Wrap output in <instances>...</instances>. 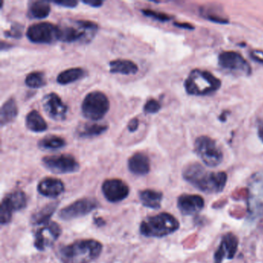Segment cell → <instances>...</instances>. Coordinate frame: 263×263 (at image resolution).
Returning a JSON list of instances; mask_svg holds the SVG:
<instances>
[{
	"mask_svg": "<svg viewBox=\"0 0 263 263\" xmlns=\"http://www.w3.org/2000/svg\"><path fill=\"white\" fill-rule=\"evenodd\" d=\"M182 176L198 190L206 194H218L226 185L228 176L224 171H209L202 164L192 163L184 168Z\"/></svg>",
	"mask_w": 263,
	"mask_h": 263,
	"instance_id": "cell-1",
	"label": "cell"
},
{
	"mask_svg": "<svg viewBox=\"0 0 263 263\" xmlns=\"http://www.w3.org/2000/svg\"><path fill=\"white\" fill-rule=\"evenodd\" d=\"M180 224L169 213L162 212L148 217L141 222L140 232L146 237L162 238L176 232Z\"/></svg>",
	"mask_w": 263,
	"mask_h": 263,
	"instance_id": "cell-4",
	"label": "cell"
},
{
	"mask_svg": "<svg viewBox=\"0 0 263 263\" xmlns=\"http://www.w3.org/2000/svg\"><path fill=\"white\" fill-rule=\"evenodd\" d=\"M139 127V120L137 117L131 119L127 124V129L130 132H135Z\"/></svg>",
	"mask_w": 263,
	"mask_h": 263,
	"instance_id": "cell-36",
	"label": "cell"
},
{
	"mask_svg": "<svg viewBox=\"0 0 263 263\" xmlns=\"http://www.w3.org/2000/svg\"><path fill=\"white\" fill-rule=\"evenodd\" d=\"M83 3L90 5L91 7H101V5H103L104 2L102 1L94 0V1H84Z\"/></svg>",
	"mask_w": 263,
	"mask_h": 263,
	"instance_id": "cell-37",
	"label": "cell"
},
{
	"mask_svg": "<svg viewBox=\"0 0 263 263\" xmlns=\"http://www.w3.org/2000/svg\"><path fill=\"white\" fill-rule=\"evenodd\" d=\"M38 192L46 197L54 199L64 192V184L58 178H46L39 183Z\"/></svg>",
	"mask_w": 263,
	"mask_h": 263,
	"instance_id": "cell-19",
	"label": "cell"
},
{
	"mask_svg": "<svg viewBox=\"0 0 263 263\" xmlns=\"http://www.w3.org/2000/svg\"><path fill=\"white\" fill-rule=\"evenodd\" d=\"M110 109L108 98L101 91H93L83 101L81 110L85 118L91 120H101Z\"/></svg>",
	"mask_w": 263,
	"mask_h": 263,
	"instance_id": "cell-6",
	"label": "cell"
},
{
	"mask_svg": "<svg viewBox=\"0 0 263 263\" xmlns=\"http://www.w3.org/2000/svg\"><path fill=\"white\" fill-rule=\"evenodd\" d=\"M42 162L46 168L55 174H70L80 168L75 158L66 154L47 156L42 159Z\"/></svg>",
	"mask_w": 263,
	"mask_h": 263,
	"instance_id": "cell-11",
	"label": "cell"
},
{
	"mask_svg": "<svg viewBox=\"0 0 263 263\" xmlns=\"http://www.w3.org/2000/svg\"><path fill=\"white\" fill-rule=\"evenodd\" d=\"M50 2L47 1H34L28 7V16L32 19H41L47 17L51 12Z\"/></svg>",
	"mask_w": 263,
	"mask_h": 263,
	"instance_id": "cell-26",
	"label": "cell"
},
{
	"mask_svg": "<svg viewBox=\"0 0 263 263\" xmlns=\"http://www.w3.org/2000/svg\"><path fill=\"white\" fill-rule=\"evenodd\" d=\"M142 13L148 17L152 18L160 22H167L170 20V16L168 15L163 13V12H156L152 9H142Z\"/></svg>",
	"mask_w": 263,
	"mask_h": 263,
	"instance_id": "cell-31",
	"label": "cell"
},
{
	"mask_svg": "<svg viewBox=\"0 0 263 263\" xmlns=\"http://www.w3.org/2000/svg\"><path fill=\"white\" fill-rule=\"evenodd\" d=\"M99 206L98 201L93 198H84L76 201L59 211V217L63 220H72L84 216L94 211Z\"/></svg>",
	"mask_w": 263,
	"mask_h": 263,
	"instance_id": "cell-13",
	"label": "cell"
},
{
	"mask_svg": "<svg viewBox=\"0 0 263 263\" xmlns=\"http://www.w3.org/2000/svg\"><path fill=\"white\" fill-rule=\"evenodd\" d=\"M56 5L59 6H63L66 8H75L77 6L78 2L73 1V0H68V1H59V2H53Z\"/></svg>",
	"mask_w": 263,
	"mask_h": 263,
	"instance_id": "cell-34",
	"label": "cell"
},
{
	"mask_svg": "<svg viewBox=\"0 0 263 263\" xmlns=\"http://www.w3.org/2000/svg\"><path fill=\"white\" fill-rule=\"evenodd\" d=\"M195 151L206 166L215 167L223 160V153L216 141L208 136H201L195 140Z\"/></svg>",
	"mask_w": 263,
	"mask_h": 263,
	"instance_id": "cell-7",
	"label": "cell"
},
{
	"mask_svg": "<svg viewBox=\"0 0 263 263\" xmlns=\"http://www.w3.org/2000/svg\"><path fill=\"white\" fill-rule=\"evenodd\" d=\"M66 141L61 137L56 135H47L39 141L38 146L40 149L45 151H55L63 148Z\"/></svg>",
	"mask_w": 263,
	"mask_h": 263,
	"instance_id": "cell-29",
	"label": "cell"
},
{
	"mask_svg": "<svg viewBox=\"0 0 263 263\" xmlns=\"http://www.w3.org/2000/svg\"><path fill=\"white\" fill-rule=\"evenodd\" d=\"M129 187L122 180H106L102 185V192L106 200L119 202L125 199L129 195Z\"/></svg>",
	"mask_w": 263,
	"mask_h": 263,
	"instance_id": "cell-17",
	"label": "cell"
},
{
	"mask_svg": "<svg viewBox=\"0 0 263 263\" xmlns=\"http://www.w3.org/2000/svg\"><path fill=\"white\" fill-rule=\"evenodd\" d=\"M27 199L24 192L15 191L5 195L2 199L0 210V221L2 225L9 223L12 218V213L26 208Z\"/></svg>",
	"mask_w": 263,
	"mask_h": 263,
	"instance_id": "cell-12",
	"label": "cell"
},
{
	"mask_svg": "<svg viewBox=\"0 0 263 263\" xmlns=\"http://www.w3.org/2000/svg\"><path fill=\"white\" fill-rule=\"evenodd\" d=\"M103 246L94 239H81L60 248L59 256L63 263H91L99 257Z\"/></svg>",
	"mask_w": 263,
	"mask_h": 263,
	"instance_id": "cell-2",
	"label": "cell"
},
{
	"mask_svg": "<svg viewBox=\"0 0 263 263\" xmlns=\"http://www.w3.org/2000/svg\"><path fill=\"white\" fill-rule=\"evenodd\" d=\"M5 37L10 38H21L23 35V26L19 24H15L11 26V29L8 31L5 32Z\"/></svg>",
	"mask_w": 263,
	"mask_h": 263,
	"instance_id": "cell-33",
	"label": "cell"
},
{
	"mask_svg": "<svg viewBox=\"0 0 263 263\" xmlns=\"http://www.w3.org/2000/svg\"><path fill=\"white\" fill-rule=\"evenodd\" d=\"M25 84L27 87L33 89H39L47 84V80L44 73L42 72H32L26 76Z\"/></svg>",
	"mask_w": 263,
	"mask_h": 263,
	"instance_id": "cell-30",
	"label": "cell"
},
{
	"mask_svg": "<svg viewBox=\"0 0 263 263\" xmlns=\"http://www.w3.org/2000/svg\"><path fill=\"white\" fill-rule=\"evenodd\" d=\"M218 64L221 68L234 74L249 76L251 74V66L243 56L237 52L225 51L218 56Z\"/></svg>",
	"mask_w": 263,
	"mask_h": 263,
	"instance_id": "cell-9",
	"label": "cell"
},
{
	"mask_svg": "<svg viewBox=\"0 0 263 263\" xmlns=\"http://www.w3.org/2000/svg\"><path fill=\"white\" fill-rule=\"evenodd\" d=\"M108 128L105 124H85L77 128V134L81 138H91L98 137L105 133Z\"/></svg>",
	"mask_w": 263,
	"mask_h": 263,
	"instance_id": "cell-27",
	"label": "cell"
},
{
	"mask_svg": "<svg viewBox=\"0 0 263 263\" xmlns=\"http://www.w3.org/2000/svg\"><path fill=\"white\" fill-rule=\"evenodd\" d=\"M109 66H110V72L112 73L130 75V74H135L138 71V65L129 59H114L110 62Z\"/></svg>",
	"mask_w": 263,
	"mask_h": 263,
	"instance_id": "cell-21",
	"label": "cell"
},
{
	"mask_svg": "<svg viewBox=\"0 0 263 263\" xmlns=\"http://www.w3.org/2000/svg\"><path fill=\"white\" fill-rule=\"evenodd\" d=\"M43 108L48 117L56 121H63L66 119L68 112L66 106L61 98L56 93H50L42 100Z\"/></svg>",
	"mask_w": 263,
	"mask_h": 263,
	"instance_id": "cell-15",
	"label": "cell"
},
{
	"mask_svg": "<svg viewBox=\"0 0 263 263\" xmlns=\"http://www.w3.org/2000/svg\"><path fill=\"white\" fill-rule=\"evenodd\" d=\"M175 26L181 27V28L194 29V26H191V24L188 23H174Z\"/></svg>",
	"mask_w": 263,
	"mask_h": 263,
	"instance_id": "cell-39",
	"label": "cell"
},
{
	"mask_svg": "<svg viewBox=\"0 0 263 263\" xmlns=\"http://www.w3.org/2000/svg\"><path fill=\"white\" fill-rule=\"evenodd\" d=\"M57 26L58 40L65 43H89L98 30L97 23L80 19H70Z\"/></svg>",
	"mask_w": 263,
	"mask_h": 263,
	"instance_id": "cell-3",
	"label": "cell"
},
{
	"mask_svg": "<svg viewBox=\"0 0 263 263\" xmlns=\"http://www.w3.org/2000/svg\"><path fill=\"white\" fill-rule=\"evenodd\" d=\"M26 37L34 44H51L58 40V26L53 23H35L29 26Z\"/></svg>",
	"mask_w": 263,
	"mask_h": 263,
	"instance_id": "cell-10",
	"label": "cell"
},
{
	"mask_svg": "<svg viewBox=\"0 0 263 263\" xmlns=\"http://www.w3.org/2000/svg\"><path fill=\"white\" fill-rule=\"evenodd\" d=\"M18 115V106L14 98H9L1 107L0 123L4 126L10 124Z\"/></svg>",
	"mask_w": 263,
	"mask_h": 263,
	"instance_id": "cell-22",
	"label": "cell"
},
{
	"mask_svg": "<svg viewBox=\"0 0 263 263\" xmlns=\"http://www.w3.org/2000/svg\"><path fill=\"white\" fill-rule=\"evenodd\" d=\"M127 166L133 174L136 175H145L150 171V160L145 154H134L128 160Z\"/></svg>",
	"mask_w": 263,
	"mask_h": 263,
	"instance_id": "cell-20",
	"label": "cell"
},
{
	"mask_svg": "<svg viewBox=\"0 0 263 263\" xmlns=\"http://www.w3.org/2000/svg\"><path fill=\"white\" fill-rule=\"evenodd\" d=\"M139 198L142 204L145 207L158 209L160 207V205H161L163 195L161 192L152 190V189H147V190L140 192Z\"/></svg>",
	"mask_w": 263,
	"mask_h": 263,
	"instance_id": "cell-24",
	"label": "cell"
},
{
	"mask_svg": "<svg viewBox=\"0 0 263 263\" xmlns=\"http://www.w3.org/2000/svg\"><path fill=\"white\" fill-rule=\"evenodd\" d=\"M258 135L260 139L263 142V120L258 126Z\"/></svg>",
	"mask_w": 263,
	"mask_h": 263,
	"instance_id": "cell-38",
	"label": "cell"
},
{
	"mask_svg": "<svg viewBox=\"0 0 263 263\" xmlns=\"http://www.w3.org/2000/svg\"><path fill=\"white\" fill-rule=\"evenodd\" d=\"M251 57L255 61L263 63V51L255 50L251 52Z\"/></svg>",
	"mask_w": 263,
	"mask_h": 263,
	"instance_id": "cell-35",
	"label": "cell"
},
{
	"mask_svg": "<svg viewBox=\"0 0 263 263\" xmlns=\"http://www.w3.org/2000/svg\"><path fill=\"white\" fill-rule=\"evenodd\" d=\"M219 79L206 70L195 69L187 77L185 82L186 92L194 96H206L220 89Z\"/></svg>",
	"mask_w": 263,
	"mask_h": 263,
	"instance_id": "cell-5",
	"label": "cell"
},
{
	"mask_svg": "<svg viewBox=\"0 0 263 263\" xmlns=\"http://www.w3.org/2000/svg\"><path fill=\"white\" fill-rule=\"evenodd\" d=\"M247 192L248 212L254 219L263 214V173H255L250 177Z\"/></svg>",
	"mask_w": 263,
	"mask_h": 263,
	"instance_id": "cell-8",
	"label": "cell"
},
{
	"mask_svg": "<svg viewBox=\"0 0 263 263\" xmlns=\"http://www.w3.org/2000/svg\"><path fill=\"white\" fill-rule=\"evenodd\" d=\"M57 205L56 202H52L44 206L43 209H40V211L33 214L32 216V222L37 225H44L48 222L53 214L56 211Z\"/></svg>",
	"mask_w": 263,
	"mask_h": 263,
	"instance_id": "cell-28",
	"label": "cell"
},
{
	"mask_svg": "<svg viewBox=\"0 0 263 263\" xmlns=\"http://www.w3.org/2000/svg\"><path fill=\"white\" fill-rule=\"evenodd\" d=\"M239 239L235 234L228 232L221 238L219 246L214 254V263H221L225 259L232 260L237 253Z\"/></svg>",
	"mask_w": 263,
	"mask_h": 263,
	"instance_id": "cell-16",
	"label": "cell"
},
{
	"mask_svg": "<svg viewBox=\"0 0 263 263\" xmlns=\"http://www.w3.org/2000/svg\"><path fill=\"white\" fill-rule=\"evenodd\" d=\"M26 126L30 131L41 133L47 131V124L44 117L37 110H33L26 115Z\"/></svg>",
	"mask_w": 263,
	"mask_h": 263,
	"instance_id": "cell-25",
	"label": "cell"
},
{
	"mask_svg": "<svg viewBox=\"0 0 263 263\" xmlns=\"http://www.w3.org/2000/svg\"><path fill=\"white\" fill-rule=\"evenodd\" d=\"M160 107L161 106L158 101L155 99H151L147 101V103L144 106V110L146 113L153 114V113H158L160 110Z\"/></svg>",
	"mask_w": 263,
	"mask_h": 263,
	"instance_id": "cell-32",
	"label": "cell"
},
{
	"mask_svg": "<svg viewBox=\"0 0 263 263\" xmlns=\"http://www.w3.org/2000/svg\"><path fill=\"white\" fill-rule=\"evenodd\" d=\"M177 206L184 215H194L203 209L205 201L200 195L183 194L178 197Z\"/></svg>",
	"mask_w": 263,
	"mask_h": 263,
	"instance_id": "cell-18",
	"label": "cell"
},
{
	"mask_svg": "<svg viewBox=\"0 0 263 263\" xmlns=\"http://www.w3.org/2000/svg\"><path fill=\"white\" fill-rule=\"evenodd\" d=\"M61 233L59 225L54 221H48L35 232L34 246L40 251H44L52 246Z\"/></svg>",
	"mask_w": 263,
	"mask_h": 263,
	"instance_id": "cell-14",
	"label": "cell"
},
{
	"mask_svg": "<svg viewBox=\"0 0 263 263\" xmlns=\"http://www.w3.org/2000/svg\"><path fill=\"white\" fill-rule=\"evenodd\" d=\"M87 75V71L80 67L67 69L59 73L56 81L60 85H67L76 82Z\"/></svg>",
	"mask_w": 263,
	"mask_h": 263,
	"instance_id": "cell-23",
	"label": "cell"
}]
</instances>
